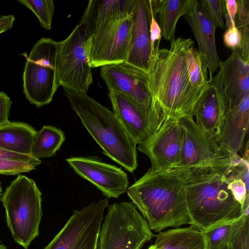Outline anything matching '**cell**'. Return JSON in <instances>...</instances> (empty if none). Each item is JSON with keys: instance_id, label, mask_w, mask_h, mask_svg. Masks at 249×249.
I'll return each instance as SVG.
<instances>
[{"instance_id": "6da1fadb", "label": "cell", "mask_w": 249, "mask_h": 249, "mask_svg": "<svg viewBox=\"0 0 249 249\" xmlns=\"http://www.w3.org/2000/svg\"><path fill=\"white\" fill-rule=\"evenodd\" d=\"M192 169L175 168L151 172L149 170L128 187L126 193L151 231L190 225L185 187Z\"/></svg>"}, {"instance_id": "7a4b0ae2", "label": "cell", "mask_w": 249, "mask_h": 249, "mask_svg": "<svg viewBox=\"0 0 249 249\" xmlns=\"http://www.w3.org/2000/svg\"><path fill=\"white\" fill-rule=\"evenodd\" d=\"M188 38L171 42L159 50L148 71V87L154 110L161 122L167 118H193L195 106L205 90L195 89L189 79L185 50Z\"/></svg>"}, {"instance_id": "3957f363", "label": "cell", "mask_w": 249, "mask_h": 249, "mask_svg": "<svg viewBox=\"0 0 249 249\" xmlns=\"http://www.w3.org/2000/svg\"><path fill=\"white\" fill-rule=\"evenodd\" d=\"M226 172L193 169L185 187L190 226L200 231L244 214L229 188Z\"/></svg>"}, {"instance_id": "277c9868", "label": "cell", "mask_w": 249, "mask_h": 249, "mask_svg": "<svg viewBox=\"0 0 249 249\" xmlns=\"http://www.w3.org/2000/svg\"><path fill=\"white\" fill-rule=\"evenodd\" d=\"M64 89L71 107L103 153L133 172L138 167L137 144L114 112L87 93Z\"/></svg>"}, {"instance_id": "5b68a950", "label": "cell", "mask_w": 249, "mask_h": 249, "mask_svg": "<svg viewBox=\"0 0 249 249\" xmlns=\"http://www.w3.org/2000/svg\"><path fill=\"white\" fill-rule=\"evenodd\" d=\"M42 194L35 181L19 175L7 186L0 200L14 240L24 249L38 236L42 215Z\"/></svg>"}, {"instance_id": "8992f818", "label": "cell", "mask_w": 249, "mask_h": 249, "mask_svg": "<svg viewBox=\"0 0 249 249\" xmlns=\"http://www.w3.org/2000/svg\"><path fill=\"white\" fill-rule=\"evenodd\" d=\"M59 42L46 37L37 41L26 56L23 92L30 104L40 108L50 104L60 85L56 58Z\"/></svg>"}, {"instance_id": "52a82bcc", "label": "cell", "mask_w": 249, "mask_h": 249, "mask_svg": "<svg viewBox=\"0 0 249 249\" xmlns=\"http://www.w3.org/2000/svg\"><path fill=\"white\" fill-rule=\"evenodd\" d=\"M155 236L132 202L108 206L97 249H141Z\"/></svg>"}, {"instance_id": "ba28073f", "label": "cell", "mask_w": 249, "mask_h": 249, "mask_svg": "<svg viewBox=\"0 0 249 249\" xmlns=\"http://www.w3.org/2000/svg\"><path fill=\"white\" fill-rule=\"evenodd\" d=\"M89 36L79 23L64 40L59 42L56 63L59 82L68 91L87 93L93 81L89 64Z\"/></svg>"}, {"instance_id": "9c48e42d", "label": "cell", "mask_w": 249, "mask_h": 249, "mask_svg": "<svg viewBox=\"0 0 249 249\" xmlns=\"http://www.w3.org/2000/svg\"><path fill=\"white\" fill-rule=\"evenodd\" d=\"M182 130L180 160L177 168L226 171L232 154L222 149L213 138L204 133L193 118L179 119Z\"/></svg>"}, {"instance_id": "30bf717a", "label": "cell", "mask_w": 249, "mask_h": 249, "mask_svg": "<svg viewBox=\"0 0 249 249\" xmlns=\"http://www.w3.org/2000/svg\"><path fill=\"white\" fill-rule=\"evenodd\" d=\"M132 25V12L121 15L105 22L89 36V60L92 68L125 61Z\"/></svg>"}, {"instance_id": "8fae6325", "label": "cell", "mask_w": 249, "mask_h": 249, "mask_svg": "<svg viewBox=\"0 0 249 249\" xmlns=\"http://www.w3.org/2000/svg\"><path fill=\"white\" fill-rule=\"evenodd\" d=\"M107 198L74 210L61 230L44 249H97Z\"/></svg>"}, {"instance_id": "7c38bea8", "label": "cell", "mask_w": 249, "mask_h": 249, "mask_svg": "<svg viewBox=\"0 0 249 249\" xmlns=\"http://www.w3.org/2000/svg\"><path fill=\"white\" fill-rule=\"evenodd\" d=\"M182 130L178 119L167 118L143 142L138 149L149 159L151 172L177 167L180 160Z\"/></svg>"}, {"instance_id": "4fadbf2b", "label": "cell", "mask_w": 249, "mask_h": 249, "mask_svg": "<svg viewBox=\"0 0 249 249\" xmlns=\"http://www.w3.org/2000/svg\"><path fill=\"white\" fill-rule=\"evenodd\" d=\"M100 76L109 92H118L125 95L151 113L160 124L153 109L147 73L124 62L101 66Z\"/></svg>"}, {"instance_id": "5bb4252c", "label": "cell", "mask_w": 249, "mask_h": 249, "mask_svg": "<svg viewBox=\"0 0 249 249\" xmlns=\"http://www.w3.org/2000/svg\"><path fill=\"white\" fill-rule=\"evenodd\" d=\"M218 68L209 83L215 87L228 110L249 94V58L236 49L225 61H220Z\"/></svg>"}, {"instance_id": "9a60e30c", "label": "cell", "mask_w": 249, "mask_h": 249, "mask_svg": "<svg viewBox=\"0 0 249 249\" xmlns=\"http://www.w3.org/2000/svg\"><path fill=\"white\" fill-rule=\"evenodd\" d=\"M66 160L77 175L95 185L108 198H117L128 188L127 174L97 157H71Z\"/></svg>"}, {"instance_id": "2e32d148", "label": "cell", "mask_w": 249, "mask_h": 249, "mask_svg": "<svg viewBox=\"0 0 249 249\" xmlns=\"http://www.w3.org/2000/svg\"><path fill=\"white\" fill-rule=\"evenodd\" d=\"M113 112L136 144L143 142L160 124L149 111L125 95L110 92Z\"/></svg>"}, {"instance_id": "e0dca14e", "label": "cell", "mask_w": 249, "mask_h": 249, "mask_svg": "<svg viewBox=\"0 0 249 249\" xmlns=\"http://www.w3.org/2000/svg\"><path fill=\"white\" fill-rule=\"evenodd\" d=\"M131 42L125 62L148 73L150 58L149 0H135Z\"/></svg>"}, {"instance_id": "ac0fdd59", "label": "cell", "mask_w": 249, "mask_h": 249, "mask_svg": "<svg viewBox=\"0 0 249 249\" xmlns=\"http://www.w3.org/2000/svg\"><path fill=\"white\" fill-rule=\"evenodd\" d=\"M249 126V94L226 113L221 132L216 141L224 150L238 154L245 145Z\"/></svg>"}, {"instance_id": "d6986e66", "label": "cell", "mask_w": 249, "mask_h": 249, "mask_svg": "<svg viewBox=\"0 0 249 249\" xmlns=\"http://www.w3.org/2000/svg\"><path fill=\"white\" fill-rule=\"evenodd\" d=\"M198 45V52L205 60L210 77L217 71L220 59L215 44L216 28L212 23L199 1L194 11L184 16Z\"/></svg>"}, {"instance_id": "ffe728a7", "label": "cell", "mask_w": 249, "mask_h": 249, "mask_svg": "<svg viewBox=\"0 0 249 249\" xmlns=\"http://www.w3.org/2000/svg\"><path fill=\"white\" fill-rule=\"evenodd\" d=\"M227 110V106L216 89L209 83L208 88L195 106L193 116L198 127L216 140L221 132Z\"/></svg>"}, {"instance_id": "44dd1931", "label": "cell", "mask_w": 249, "mask_h": 249, "mask_svg": "<svg viewBox=\"0 0 249 249\" xmlns=\"http://www.w3.org/2000/svg\"><path fill=\"white\" fill-rule=\"evenodd\" d=\"M135 0H90L79 23L89 36L111 18L132 12Z\"/></svg>"}, {"instance_id": "7402d4cb", "label": "cell", "mask_w": 249, "mask_h": 249, "mask_svg": "<svg viewBox=\"0 0 249 249\" xmlns=\"http://www.w3.org/2000/svg\"><path fill=\"white\" fill-rule=\"evenodd\" d=\"M154 13L158 17L162 36L172 42L178 19L192 13L198 4L197 0H151Z\"/></svg>"}, {"instance_id": "603a6c76", "label": "cell", "mask_w": 249, "mask_h": 249, "mask_svg": "<svg viewBox=\"0 0 249 249\" xmlns=\"http://www.w3.org/2000/svg\"><path fill=\"white\" fill-rule=\"evenodd\" d=\"M36 132L28 124L10 122L0 126V148L30 156Z\"/></svg>"}, {"instance_id": "cb8c5ba5", "label": "cell", "mask_w": 249, "mask_h": 249, "mask_svg": "<svg viewBox=\"0 0 249 249\" xmlns=\"http://www.w3.org/2000/svg\"><path fill=\"white\" fill-rule=\"evenodd\" d=\"M147 249H204L200 231L193 226L159 232Z\"/></svg>"}, {"instance_id": "d4e9b609", "label": "cell", "mask_w": 249, "mask_h": 249, "mask_svg": "<svg viewBox=\"0 0 249 249\" xmlns=\"http://www.w3.org/2000/svg\"><path fill=\"white\" fill-rule=\"evenodd\" d=\"M249 152L243 157L232 155L231 163L225 173L229 186L236 200L241 205L243 213H249Z\"/></svg>"}, {"instance_id": "484cf974", "label": "cell", "mask_w": 249, "mask_h": 249, "mask_svg": "<svg viewBox=\"0 0 249 249\" xmlns=\"http://www.w3.org/2000/svg\"><path fill=\"white\" fill-rule=\"evenodd\" d=\"M65 140L62 130L51 125H44L36 132L30 156L36 159L50 158L55 155Z\"/></svg>"}, {"instance_id": "4316f807", "label": "cell", "mask_w": 249, "mask_h": 249, "mask_svg": "<svg viewBox=\"0 0 249 249\" xmlns=\"http://www.w3.org/2000/svg\"><path fill=\"white\" fill-rule=\"evenodd\" d=\"M187 68L193 87L199 90H205L209 86L208 67L205 60L194 47V42L188 38L185 50Z\"/></svg>"}, {"instance_id": "83f0119b", "label": "cell", "mask_w": 249, "mask_h": 249, "mask_svg": "<svg viewBox=\"0 0 249 249\" xmlns=\"http://www.w3.org/2000/svg\"><path fill=\"white\" fill-rule=\"evenodd\" d=\"M243 214L236 219L218 223L200 231L204 249H219L228 244Z\"/></svg>"}, {"instance_id": "f1b7e54d", "label": "cell", "mask_w": 249, "mask_h": 249, "mask_svg": "<svg viewBox=\"0 0 249 249\" xmlns=\"http://www.w3.org/2000/svg\"><path fill=\"white\" fill-rule=\"evenodd\" d=\"M18 1L35 14L42 27L46 30H51L55 7L53 0H20Z\"/></svg>"}, {"instance_id": "f546056e", "label": "cell", "mask_w": 249, "mask_h": 249, "mask_svg": "<svg viewBox=\"0 0 249 249\" xmlns=\"http://www.w3.org/2000/svg\"><path fill=\"white\" fill-rule=\"evenodd\" d=\"M228 244L230 249H249V213L243 214L235 229Z\"/></svg>"}, {"instance_id": "4dcf8cb0", "label": "cell", "mask_w": 249, "mask_h": 249, "mask_svg": "<svg viewBox=\"0 0 249 249\" xmlns=\"http://www.w3.org/2000/svg\"><path fill=\"white\" fill-rule=\"evenodd\" d=\"M42 163L41 160L26 161L23 160L0 159V174L16 175L35 170Z\"/></svg>"}, {"instance_id": "1f68e13d", "label": "cell", "mask_w": 249, "mask_h": 249, "mask_svg": "<svg viewBox=\"0 0 249 249\" xmlns=\"http://www.w3.org/2000/svg\"><path fill=\"white\" fill-rule=\"evenodd\" d=\"M199 2L215 28L225 29L226 26L222 15V0H200Z\"/></svg>"}, {"instance_id": "d6a6232c", "label": "cell", "mask_w": 249, "mask_h": 249, "mask_svg": "<svg viewBox=\"0 0 249 249\" xmlns=\"http://www.w3.org/2000/svg\"><path fill=\"white\" fill-rule=\"evenodd\" d=\"M151 10V19L150 22L149 35L150 43V64L155 59L159 50L160 49V41L162 37V31L158 21L157 16L154 13L152 8L151 0H149Z\"/></svg>"}, {"instance_id": "836d02e7", "label": "cell", "mask_w": 249, "mask_h": 249, "mask_svg": "<svg viewBox=\"0 0 249 249\" xmlns=\"http://www.w3.org/2000/svg\"><path fill=\"white\" fill-rule=\"evenodd\" d=\"M235 26L238 29L249 27V0H237Z\"/></svg>"}, {"instance_id": "e575fe53", "label": "cell", "mask_w": 249, "mask_h": 249, "mask_svg": "<svg viewBox=\"0 0 249 249\" xmlns=\"http://www.w3.org/2000/svg\"><path fill=\"white\" fill-rule=\"evenodd\" d=\"M237 9L236 0H222L223 17L226 20L225 26L228 28L235 27V19Z\"/></svg>"}, {"instance_id": "d590c367", "label": "cell", "mask_w": 249, "mask_h": 249, "mask_svg": "<svg viewBox=\"0 0 249 249\" xmlns=\"http://www.w3.org/2000/svg\"><path fill=\"white\" fill-rule=\"evenodd\" d=\"M223 39L227 47L232 51L236 50L239 47L242 39L240 29L236 27L227 28L224 33Z\"/></svg>"}, {"instance_id": "8d00e7d4", "label": "cell", "mask_w": 249, "mask_h": 249, "mask_svg": "<svg viewBox=\"0 0 249 249\" xmlns=\"http://www.w3.org/2000/svg\"><path fill=\"white\" fill-rule=\"evenodd\" d=\"M12 102L5 92L0 91V126L9 123L8 118Z\"/></svg>"}, {"instance_id": "74e56055", "label": "cell", "mask_w": 249, "mask_h": 249, "mask_svg": "<svg viewBox=\"0 0 249 249\" xmlns=\"http://www.w3.org/2000/svg\"><path fill=\"white\" fill-rule=\"evenodd\" d=\"M0 159L23 160L26 161H36L40 160L33 158L29 155L10 152L1 148H0Z\"/></svg>"}, {"instance_id": "f35d334b", "label": "cell", "mask_w": 249, "mask_h": 249, "mask_svg": "<svg viewBox=\"0 0 249 249\" xmlns=\"http://www.w3.org/2000/svg\"><path fill=\"white\" fill-rule=\"evenodd\" d=\"M16 18L13 15L1 16L0 17V34L11 29Z\"/></svg>"}, {"instance_id": "ab89813d", "label": "cell", "mask_w": 249, "mask_h": 249, "mask_svg": "<svg viewBox=\"0 0 249 249\" xmlns=\"http://www.w3.org/2000/svg\"><path fill=\"white\" fill-rule=\"evenodd\" d=\"M219 249H230V246L228 244L225 245L224 246H222V247H221L220 248H219Z\"/></svg>"}, {"instance_id": "60d3db41", "label": "cell", "mask_w": 249, "mask_h": 249, "mask_svg": "<svg viewBox=\"0 0 249 249\" xmlns=\"http://www.w3.org/2000/svg\"><path fill=\"white\" fill-rule=\"evenodd\" d=\"M0 249H7V247L3 244L0 245Z\"/></svg>"}, {"instance_id": "b9f144b4", "label": "cell", "mask_w": 249, "mask_h": 249, "mask_svg": "<svg viewBox=\"0 0 249 249\" xmlns=\"http://www.w3.org/2000/svg\"><path fill=\"white\" fill-rule=\"evenodd\" d=\"M2 192V187L1 185V182L0 181V196L1 195Z\"/></svg>"}, {"instance_id": "7bdbcfd3", "label": "cell", "mask_w": 249, "mask_h": 249, "mask_svg": "<svg viewBox=\"0 0 249 249\" xmlns=\"http://www.w3.org/2000/svg\"></svg>"}]
</instances>
